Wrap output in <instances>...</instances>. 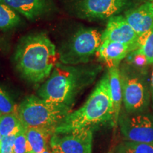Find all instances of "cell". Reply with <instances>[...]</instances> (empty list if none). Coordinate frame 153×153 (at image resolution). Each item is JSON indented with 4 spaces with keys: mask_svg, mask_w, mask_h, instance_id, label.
Returning a JSON list of instances; mask_svg holds the SVG:
<instances>
[{
    "mask_svg": "<svg viewBox=\"0 0 153 153\" xmlns=\"http://www.w3.org/2000/svg\"><path fill=\"white\" fill-rule=\"evenodd\" d=\"M99 68L97 65H67L57 62L38 89V97L70 109L79 94L92 83Z\"/></svg>",
    "mask_w": 153,
    "mask_h": 153,
    "instance_id": "6da1fadb",
    "label": "cell"
},
{
    "mask_svg": "<svg viewBox=\"0 0 153 153\" xmlns=\"http://www.w3.org/2000/svg\"><path fill=\"white\" fill-rule=\"evenodd\" d=\"M58 53L55 44L44 33L24 36L14 55L17 71L26 81L33 84L47 79L57 63Z\"/></svg>",
    "mask_w": 153,
    "mask_h": 153,
    "instance_id": "7a4b0ae2",
    "label": "cell"
},
{
    "mask_svg": "<svg viewBox=\"0 0 153 153\" xmlns=\"http://www.w3.org/2000/svg\"><path fill=\"white\" fill-rule=\"evenodd\" d=\"M113 117L108 72L103 76L85 104L79 109L70 112L56 126L54 133H64L92 128L110 121Z\"/></svg>",
    "mask_w": 153,
    "mask_h": 153,
    "instance_id": "3957f363",
    "label": "cell"
},
{
    "mask_svg": "<svg viewBox=\"0 0 153 153\" xmlns=\"http://www.w3.org/2000/svg\"><path fill=\"white\" fill-rule=\"evenodd\" d=\"M70 111L67 107L30 95L26 97L18 106L17 114L24 128H44L55 131Z\"/></svg>",
    "mask_w": 153,
    "mask_h": 153,
    "instance_id": "277c9868",
    "label": "cell"
},
{
    "mask_svg": "<svg viewBox=\"0 0 153 153\" xmlns=\"http://www.w3.org/2000/svg\"><path fill=\"white\" fill-rule=\"evenodd\" d=\"M101 33L94 28H80L58 51L60 62L67 65H79L89 62L102 43Z\"/></svg>",
    "mask_w": 153,
    "mask_h": 153,
    "instance_id": "5b68a950",
    "label": "cell"
},
{
    "mask_svg": "<svg viewBox=\"0 0 153 153\" xmlns=\"http://www.w3.org/2000/svg\"><path fill=\"white\" fill-rule=\"evenodd\" d=\"M135 68V66L120 71L123 102L128 114L143 113L150 104V91L148 82L142 72Z\"/></svg>",
    "mask_w": 153,
    "mask_h": 153,
    "instance_id": "8992f818",
    "label": "cell"
},
{
    "mask_svg": "<svg viewBox=\"0 0 153 153\" xmlns=\"http://www.w3.org/2000/svg\"><path fill=\"white\" fill-rule=\"evenodd\" d=\"M118 123L128 141L153 143V117L147 114H120Z\"/></svg>",
    "mask_w": 153,
    "mask_h": 153,
    "instance_id": "52a82bcc",
    "label": "cell"
},
{
    "mask_svg": "<svg viewBox=\"0 0 153 153\" xmlns=\"http://www.w3.org/2000/svg\"><path fill=\"white\" fill-rule=\"evenodd\" d=\"M93 129L54 133L50 140L53 153H92Z\"/></svg>",
    "mask_w": 153,
    "mask_h": 153,
    "instance_id": "ba28073f",
    "label": "cell"
},
{
    "mask_svg": "<svg viewBox=\"0 0 153 153\" xmlns=\"http://www.w3.org/2000/svg\"><path fill=\"white\" fill-rule=\"evenodd\" d=\"M128 0H79L74 5L76 16L87 20H105L118 15Z\"/></svg>",
    "mask_w": 153,
    "mask_h": 153,
    "instance_id": "9c48e42d",
    "label": "cell"
},
{
    "mask_svg": "<svg viewBox=\"0 0 153 153\" xmlns=\"http://www.w3.org/2000/svg\"><path fill=\"white\" fill-rule=\"evenodd\" d=\"M138 38L139 36L122 15H116L108 19L106 29L101 36L102 41H111L126 44L134 50Z\"/></svg>",
    "mask_w": 153,
    "mask_h": 153,
    "instance_id": "30bf717a",
    "label": "cell"
},
{
    "mask_svg": "<svg viewBox=\"0 0 153 153\" xmlns=\"http://www.w3.org/2000/svg\"><path fill=\"white\" fill-rule=\"evenodd\" d=\"M128 23L139 36L153 30V2L146 1L139 7L126 11Z\"/></svg>",
    "mask_w": 153,
    "mask_h": 153,
    "instance_id": "8fae6325",
    "label": "cell"
},
{
    "mask_svg": "<svg viewBox=\"0 0 153 153\" xmlns=\"http://www.w3.org/2000/svg\"><path fill=\"white\" fill-rule=\"evenodd\" d=\"M133 48L126 44L118 42L104 41L99 46L97 54L101 61L106 65L108 69L118 68L120 62L133 51Z\"/></svg>",
    "mask_w": 153,
    "mask_h": 153,
    "instance_id": "7c38bea8",
    "label": "cell"
},
{
    "mask_svg": "<svg viewBox=\"0 0 153 153\" xmlns=\"http://www.w3.org/2000/svg\"><path fill=\"white\" fill-rule=\"evenodd\" d=\"M19 14L30 21H34L49 11L47 0H0Z\"/></svg>",
    "mask_w": 153,
    "mask_h": 153,
    "instance_id": "4fadbf2b",
    "label": "cell"
},
{
    "mask_svg": "<svg viewBox=\"0 0 153 153\" xmlns=\"http://www.w3.org/2000/svg\"><path fill=\"white\" fill-rule=\"evenodd\" d=\"M108 74L111 99L113 106L111 125L116 126L118 124L121 104L123 101V92H122V86L120 82V70L118 69V67L108 69Z\"/></svg>",
    "mask_w": 153,
    "mask_h": 153,
    "instance_id": "5bb4252c",
    "label": "cell"
},
{
    "mask_svg": "<svg viewBox=\"0 0 153 153\" xmlns=\"http://www.w3.org/2000/svg\"><path fill=\"white\" fill-rule=\"evenodd\" d=\"M55 131L44 128H25L29 153H41L48 145Z\"/></svg>",
    "mask_w": 153,
    "mask_h": 153,
    "instance_id": "9a60e30c",
    "label": "cell"
},
{
    "mask_svg": "<svg viewBox=\"0 0 153 153\" xmlns=\"http://www.w3.org/2000/svg\"><path fill=\"white\" fill-rule=\"evenodd\" d=\"M132 52L134 55L143 57L147 64L153 65V30L139 36L135 49Z\"/></svg>",
    "mask_w": 153,
    "mask_h": 153,
    "instance_id": "2e32d148",
    "label": "cell"
},
{
    "mask_svg": "<svg viewBox=\"0 0 153 153\" xmlns=\"http://www.w3.org/2000/svg\"><path fill=\"white\" fill-rule=\"evenodd\" d=\"M22 22L20 14L9 6L0 1V30H9Z\"/></svg>",
    "mask_w": 153,
    "mask_h": 153,
    "instance_id": "e0dca14e",
    "label": "cell"
},
{
    "mask_svg": "<svg viewBox=\"0 0 153 153\" xmlns=\"http://www.w3.org/2000/svg\"><path fill=\"white\" fill-rule=\"evenodd\" d=\"M24 128L17 114L4 115L0 118V134L2 137L16 135Z\"/></svg>",
    "mask_w": 153,
    "mask_h": 153,
    "instance_id": "ac0fdd59",
    "label": "cell"
},
{
    "mask_svg": "<svg viewBox=\"0 0 153 153\" xmlns=\"http://www.w3.org/2000/svg\"><path fill=\"white\" fill-rule=\"evenodd\" d=\"M114 153H153V143L126 140L116 147Z\"/></svg>",
    "mask_w": 153,
    "mask_h": 153,
    "instance_id": "d6986e66",
    "label": "cell"
},
{
    "mask_svg": "<svg viewBox=\"0 0 153 153\" xmlns=\"http://www.w3.org/2000/svg\"><path fill=\"white\" fill-rule=\"evenodd\" d=\"M18 106L3 88L0 87V116L17 114Z\"/></svg>",
    "mask_w": 153,
    "mask_h": 153,
    "instance_id": "ffe728a7",
    "label": "cell"
},
{
    "mask_svg": "<svg viewBox=\"0 0 153 153\" xmlns=\"http://www.w3.org/2000/svg\"><path fill=\"white\" fill-rule=\"evenodd\" d=\"M14 153H29L25 128L16 134L14 145Z\"/></svg>",
    "mask_w": 153,
    "mask_h": 153,
    "instance_id": "44dd1931",
    "label": "cell"
},
{
    "mask_svg": "<svg viewBox=\"0 0 153 153\" xmlns=\"http://www.w3.org/2000/svg\"><path fill=\"white\" fill-rule=\"evenodd\" d=\"M16 135L2 137L0 141V153H14V145Z\"/></svg>",
    "mask_w": 153,
    "mask_h": 153,
    "instance_id": "7402d4cb",
    "label": "cell"
},
{
    "mask_svg": "<svg viewBox=\"0 0 153 153\" xmlns=\"http://www.w3.org/2000/svg\"><path fill=\"white\" fill-rule=\"evenodd\" d=\"M150 89H151V94H152V98H153V69L152 71L151 72V76H150Z\"/></svg>",
    "mask_w": 153,
    "mask_h": 153,
    "instance_id": "603a6c76",
    "label": "cell"
},
{
    "mask_svg": "<svg viewBox=\"0 0 153 153\" xmlns=\"http://www.w3.org/2000/svg\"><path fill=\"white\" fill-rule=\"evenodd\" d=\"M41 153H53V152H52V150H51V149L49 148V146L48 145L46 148H45Z\"/></svg>",
    "mask_w": 153,
    "mask_h": 153,
    "instance_id": "cb8c5ba5",
    "label": "cell"
},
{
    "mask_svg": "<svg viewBox=\"0 0 153 153\" xmlns=\"http://www.w3.org/2000/svg\"><path fill=\"white\" fill-rule=\"evenodd\" d=\"M1 138H2V136H1V134H0V141H1Z\"/></svg>",
    "mask_w": 153,
    "mask_h": 153,
    "instance_id": "d4e9b609",
    "label": "cell"
},
{
    "mask_svg": "<svg viewBox=\"0 0 153 153\" xmlns=\"http://www.w3.org/2000/svg\"><path fill=\"white\" fill-rule=\"evenodd\" d=\"M147 1H153V0H146Z\"/></svg>",
    "mask_w": 153,
    "mask_h": 153,
    "instance_id": "484cf974",
    "label": "cell"
},
{
    "mask_svg": "<svg viewBox=\"0 0 153 153\" xmlns=\"http://www.w3.org/2000/svg\"><path fill=\"white\" fill-rule=\"evenodd\" d=\"M0 118H1V116H0Z\"/></svg>",
    "mask_w": 153,
    "mask_h": 153,
    "instance_id": "4316f807",
    "label": "cell"
}]
</instances>
